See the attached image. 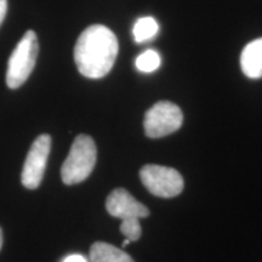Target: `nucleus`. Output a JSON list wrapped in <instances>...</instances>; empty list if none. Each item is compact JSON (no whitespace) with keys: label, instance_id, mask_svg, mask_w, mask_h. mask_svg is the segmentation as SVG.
<instances>
[{"label":"nucleus","instance_id":"f03ea898","mask_svg":"<svg viewBox=\"0 0 262 262\" xmlns=\"http://www.w3.org/2000/svg\"><path fill=\"white\" fill-rule=\"evenodd\" d=\"M96 158L97 149L94 140L88 135L75 137L70 155L62 165V181L68 186L83 182L93 172Z\"/></svg>","mask_w":262,"mask_h":262},{"label":"nucleus","instance_id":"f257e3e1","mask_svg":"<svg viewBox=\"0 0 262 262\" xmlns=\"http://www.w3.org/2000/svg\"><path fill=\"white\" fill-rule=\"evenodd\" d=\"M119 44L116 34L102 25L84 29L74 47L78 71L90 79H100L110 73L117 60Z\"/></svg>","mask_w":262,"mask_h":262},{"label":"nucleus","instance_id":"7ed1b4c3","mask_svg":"<svg viewBox=\"0 0 262 262\" xmlns=\"http://www.w3.org/2000/svg\"><path fill=\"white\" fill-rule=\"evenodd\" d=\"M39 52L38 38L33 31H27L9 58L6 71V85L10 89H18L26 83L34 70Z\"/></svg>","mask_w":262,"mask_h":262},{"label":"nucleus","instance_id":"6e6552de","mask_svg":"<svg viewBox=\"0 0 262 262\" xmlns=\"http://www.w3.org/2000/svg\"><path fill=\"white\" fill-rule=\"evenodd\" d=\"M241 67L250 79L262 78V38L250 41L241 55Z\"/></svg>","mask_w":262,"mask_h":262},{"label":"nucleus","instance_id":"9d476101","mask_svg":"<svg viewBox=\"0 0 262 262\" xmlns=\"http://www.w3.org/2000/svg\"><path fill=\"white\" fill-rule=\"evenodd\" d=\"M159 25L153 17H142L134 25L133 34L136 42H145L158 34Z\"/></svg>","mask_w":262,"mask_h":262},{"label":"nucleus","instance_id":"39448f33","mask_svg":"<svg viewBox=\"0 0 262 262\" xmlns=\"http://www.w3.org/2000/svg\"><path fill=\"white\" fill-rule=\"evenodd\" d=\"M140 178L145 187L153 195L160 198H172L183 189V179L178 170L160 165H145L140 171Z\"/></svg>","mask_w":262,"mask_h":262},{"label":"nucleus","instance_id":"f8f14e48","mask_svg":"<svg viewBox=\"0 0 262 262\" xmlns=\"http://www.w3.org/2000/svg\"><path fill=\"white\" fill-rule=\"evenodd\" d=\"M139 220L140 219H125V220H122L120 232L130 242L139 241L141 237V225Z\"/></svg>","mask_w":262,"mask_h":262},{"label":"nucleus","instance_id":"dca6fc26","mask_svg":"<svg viewBox=\"0 0 262 262\" xmlns=\"http://www.w3.org/2000/svg\"><path fill=\"white\" fill-rule=\"evenodd\" d=\"M130 243H131V242L129 241V239H127V238H126V239H125V241H124V242H123V247H126V245H129Z\"/></svg>","mask_w":262,"mask_h":262},{"label":"nucleus","instance_id":"ddd939ff","mask_svg":"<svg viewBox=\"0 0 262 262\" xmlns=\"http://www.w3.org/2000/svg\"><path fill=\"white\" fill-rule=\"evenodd\" d=\"M6 12H8V0H0V25L4 21Z\"/></svg>","mask_w":262,"mask_h":262},{"label":"nucleus","instance_id":"423d86ee","mask_svg":"<svg viewBox=\"0 0 262 262\" xmlns=\"http://www.w3.org/2000/svg\"><path fill=\"white\" fill-rule=\"evenodd\" d=\"M51 149V137L44 134L38 136L29 149L22 170V185L28 189L39 187L44 178L45 168Z\"/></svg>","mask_w":262,"mask_h":262},{"label":"nucleus","instance_id":"20e7f679","mask_svg":"<svg viewBox=\"0 0 262 262\" xmlns=\"http://www.w3.org/2000/svg\"><path fill=\"white\" fill-rule=\"evenodd\" d=\"M182 123L183 114L178 104L160 101L146 112L143 127L146 135L150 139H159L178 131Z\"/></svg>","mask_w":262,"mask_h":262},{"label":"nucleus","instance_id":"1a4fd4ad","mask_svg":"<svg viewBox=\"0 0 262 262\" xmlns=\"http://www.w3.org/2000/svg\"><path fill=\"white\" fill-rule=\"evenodd\" d=\"M91 262H135L125 251L120 250L112 244L97 242L91 245L90 249Z\"/></svg>","mask_w":262,"mask_h":262},{"label":"nucleus","instance_id":"4468645a","mask_svg":"<svg viewBox=\"0 0 262 262\" xmlns=\"http://www.w3.org/2000/svg\"><path fill=\"white\" fill-rule=\"evenodd\" d=\"M63 262H88L86 258L81 256V255H71V256L66 257Z\"/></svg>","mask_w":262,"mask_h":262},{"label":"nucleus","instance_id":"0eeeda50","mask_svg":"<svg viewBox=\"0 0 262 262\" xmlns=\"http://www.w3.org/2000/svg\"><path fill=\"white\" fill-rule=\"evenodd\" d=\"M106 209L113 217L125 220V219H143L149 215V210L142 203L137 202L126 189L117 188L108 195Z\"/></svg>","mask_w":262,"mask_h":262},{"label":"nucleus","instance_id":"9b49d317","mask_svg":"<svg viewBox=\"0 0 262 262\" xmlns=\"http://www.w3.org/2000/svg\"><path fill=\"white\" fill-rule=\"evenodd\" d=\"M160 55L156 50H146L136 58V68L143 73H152L160 66Z\"/></svg>","mask_w":262,"mask_h":262},{"label":"nucleus","instance_id":"2eb2a0df","mask_svg":"<svg viewBox=\"0 0 262 262\" xmlns=\"http://www.w3.org/2000/svg\"><path fill=\"white\" fill-rule=\"evenodd\" d=\"M3 247V232H2V228H0V249Z\"/></svg>","mask_w":262,"mask_h":262}]
</instances>
